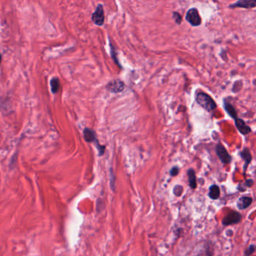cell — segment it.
<instances>
[{"label":"cell","mask_w":256,"mask_h":256,"mask_svg":"<svg viewBox=\"0 0 256 256\" xmlns=\"http://www.w3.org/2000/svg\"><path fill=\"white\" fill-rule=\"evenodd\" d=\"M256 7V0H239L237 2L231 5L230 8H254Z\"/></svg>","instance_id":"obj_6"},{"label":"cell","mask_w":256,"mask_h":256,"mask_svg":"<svg viewBox=\"0 0 256 256\" xmlns=\"http://www.w3.org/2000/svg\"><path fill=\"white\" fill-rule=\"evenodd\" d=\"M216 151H217V156L222 163L228 164L231 162V157L222 144L217 145V148H216Z\"/></svg>","instance_id":"obj_4"},{"label":"cell","mask_w":256,"mask_h":256,"mask_svg":"<svg viewBox=\"0 0 256 256\" xmlns=\"http://www.w3.org/2000/svg\"><path fill=\"white\" fill-rule=\"evenodd\" d=\"M235 125L237 127V130L243 135H247L251 132V129L249 126L246 124L245 121L240 119H235Z\"/></svg>","instance_id":"obj_8"},{"label":"cell","mask_w":256,"mask_h":256,"mask_svg":"<svg viewBox=\"0 0 256 256\" xmlns=\"http://www.w3.org/2000/svg\"><path fill=\"white\" fill-rule=\"evenodd\" d=\"M188 177H189V183L190 186L192 189H195L197 186L196 183V176L194 170L190 169L188 171Z\"/></svg>","instance_id":"obj_12"},{"label":"cell","mask_w":256,"mask_h":256,"mask_svg":"<svg viewBox=\"0 0 256 256\" xmlns=\"http://www.w3.org/2000/svg\"><path fill=\"white\" fill-rule=\"evenodd\" d=\"M252 202V199L249 196H242L237 201V208L240 210L247 208Z\"/></svg>","instance_id":"obj_9"},{"label":"cell","mask_w":256,"mask_h":256,"mask_svg":"<svg viewBox=\"0 0 256 256\" xmlns=\"http://www.w3.org/2000/svg\"><path fill=\"white\" fill-rule=\"evenodd\" d=\"M254 251H255V246L251 245V246L248 248V249L246 251V256L250 255L252 253H253Z\"/></svg>","instance_id":"obj_18"},{"label":"cell","mask_w":256,"mask_h":256,"mask_svg":"<svg viewBox=\"0 0 256 256\" xmlns=\"http://www.w3.org/2000/svg\"><path fill=\"white\" fill-rule=\"evenodd\" d=\"M178 171H179L178 168L175 167V168H173L172 170H171V175H172V176L177 175V174H178Z\"/></svg>","instance_id":"obj_19"},{"label":"cell","mask_w":256,"mask_h":256,"mask_svg":"<svg viewBox=\"0 0 256 256\" xmlns=\"http://www.w3.org/2000/svg\"><path fill=\"white\" fill-rule=\"evenodd\" d=\"M107 89L110 92H113V93H119V92H122L124 88V83H122L120 80H114L110 82L106 86Z\"/></svg>","instance_id":"obj_7"},{"label":"cell","mask_w":256,"mask_h":256,"mask_svg":"<svg viewBox=\"0 0 256 256\" xmlns=\"http://www.w3.org/2000/svg\"><path fill=\"white\" fill-rule=\"evenodd\" d=\"M186 21L192 26H199L201 23V18L196 8H191L186 15Z\"/></svg>","instance_id":"obj_2"},{"label":"cell","mask_w":256,"mask_h":256,"mask_svg":"<svg viewBox=\"0 0 256 256\" xmlns=\"http://www.w3.org/2000/svg\"><path fill=\"white\" fill-rule=\"evenodd\" d=\"M240 156L245 161V166L244 168H243V170H244V172L246 173L247 166H249V163L251 162L252 160V154L250 153L249 150L248 148H244L243 151H241Z\"/></svg>","instance_id":"obj_10"},{"label":"cell","mask_w":256,"mask_h":256,"mask_svg":"<svg viewBox=\"0 0 256 256\" xmlns=\"http://www.w3.org/2000/svg\"><path fill=\"white\" fill-rule=\"evenodd\" d=\"M224 107H225V110H226V111L227 113L231 117L233 118V119H237V111H236V110L235 109V107H234L232 105H231L230 103H226L225 102V104H224Z\"/></svg>","instance_id":"obj_14"},{"label":"cell","mask_w":256,"mask_h":256,"mask_svg":"<svg viewBox=\"0 0 256 256\" xmlns=\"http://www.w3.org/2000/svg\"><path fill=\"white\" fill-rule=\"evenodd\" d=\"M1 61H2V56H1V54H0V63H1Z\"/></svg>","instance_id":"obj_20"},{"label":"cell","mask_w":256,"mask_h":256,"mask_svg":"<svg viewBox=\"0 0 256 256\" xmlns=\"http://www.w3.org/2000/svg\"><path fill=\"white\" fill-rule=\"evenodd\" d=\"M220 195V190L217 185H212L210 187L209 196L212 199H217Z\"/></svg>","instance_id":"obj_13"},{"label":"cell","mask_w":256,"mask_h":256,"mask_svg":"<svg viewBox=\"0 0 256 256\" xmlns=\"http://www.w3.org/2000/svg\"><path fill=\"white\" fill-rule=\"evenodd\" d=\"M92 20L93 23L97 26H101L104 23V11L102 5H98L96 8L95 11L92 14Z\"/></svg>","instance_id":"obj_3"},{"label":"cell","mask_w":256,"mask_h":256,"mask_svg":"<svg viewBox=\"0 0 256 256\" xmlns=\"http://www.w3.org/2000/svg\"><path fill=\"white\" fill-rule=\"evenodd\" d=\"M83 135H84V138L85 141L88 142H92L96 140V136L93 130H90L88 128H85L83 132Z\"/></svg>","instance_id":"obj_11"},{"label":"cell","mask_w":256,"mask_h":256,"mask_svg":"<svg viewBox=\"0 0 256 256\" xmlns=\"http://www.w3.org/2000/svg\"><path fill=\"white\" fill-rule=\"evenodd\" d=\"M50 85H51V90L52 93H56L59 89V81L57 78H53L50 82Z\"/></svg>","instance_id":"obj_15"},{"label":"cell","mask_w":256,"mask_h":256,"mask_svg":"<svg viewBox=\"0 0 256 256\" xmlns=\"http://www.w3.org/2000/svg\"><path fill=\"white\" fill-rule=\"evenodd\" d=\"M110 47H111V55H112V59L115 60V63H117L118 65H119V61H118L117 57H115L116 53H115V50H114V47L112 46V44L111 43H110Z\"/></svg>","instance_id":"obj_17"},{"label":"cell","mask_w":256,"mask_h":256,"mask_svg":"<svg viewBox=\"0 0 256 256\" xmlns=\"http://www.w3.org/2000/svg\"><path fill=\"white\" fill-rule=\"evenodd\" d=\"M241 219H242V217L239 213L236 211H231L224 217L222 220V224L224 226L236 224V223H238L241 220Z\"/></svg>","instance_id":"obj_5"},{"label":"cell","mask_w":256,"mask_h":256,"mask_svg":"<svg viewBox=\"0 0 256 256\" xmlns=\"http://www.w3.org/2000/svg\"><path fill=\"white\" fill-rule=\"evenodd\" d=\"M196 101L200 106L207 111H213L217 108V103L210 96L204 92H199L197 94Z\"/></svg>","instance_id":"obj_1"},{"label":"cell","mask_w":256,"mask_h":256,"mask_svg":"<svg viewBox=\"0 0 256 256\" xmlns=\"http://www.w3.org/2000/svg\"><path fill=\"white\" fill-rule=\"evenodd\" d=\"M173 18L175 19V22L177 24H181V20H182V17L180 15V14L177 13V12H175V13L173 14Z\"/></svg>","instance_id":"obj_16"}]
</instances>
